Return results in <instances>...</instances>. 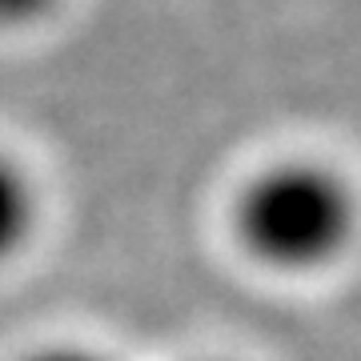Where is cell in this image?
<instances>
[{
  "instance_id": "3957f363",
  "label": "cell",
  "mask_w": 361,
  "mask_h": 361,
  "mask_svg": "<svg viewBox=\"0 0 361 361\" xmlns=\"http://www.w3.org/2000/svg\"><path fill=\"white\" fill-rule=\"evenodd\" d=\"M56 0H0V28H25L37 25L40 16L52 13Z\"/></svg>"
},
{
  "instance_id": "6da1fadb",
  "label": "cell",
  "mask_w": 361,
  "mask_h": 361,
  "mask_svg": "<svg viewBox=\"0 0 361 361\" xmlns=\"http://www.w3.org/2000/svg\"><path fill=\"white\" fill-rule=\"evenodd\" d=\"M233 233L249 257L273 273H313L345 249L353 197L317 161H277L261 169L233 205Z\"/></svg>"
},
{
  "instance_id": "277c9868",
  "label": "cell",
  "mask_w": 361,
  "mask_h": 361,
  "mask_svg": "<svg viewBox=\"0 0 361 361\" xmlns=\"http://www.w3.org/2000/svg\"><path fill=\"white\" fill-rule=\"evenodd\" d=\"M25 361H113V357L89 345H44V349H32Z\"/></svg>"
},
{
  "instance_id": "7a4b0ae2",
  "label": "cell",
  "mask_w": 361,
  "mask_h": 361,
  "mask_svg": "<svg viewBox=\"0 0 361 361\" xmlns=\"http://www.w3.org/2000/svg\"><path fill=\"white\" fill-rule=\"evenodd\" d=\"M37 229V185L16 157L0 153V265L20 257Z\"/></svg>"
}]
</instances>
